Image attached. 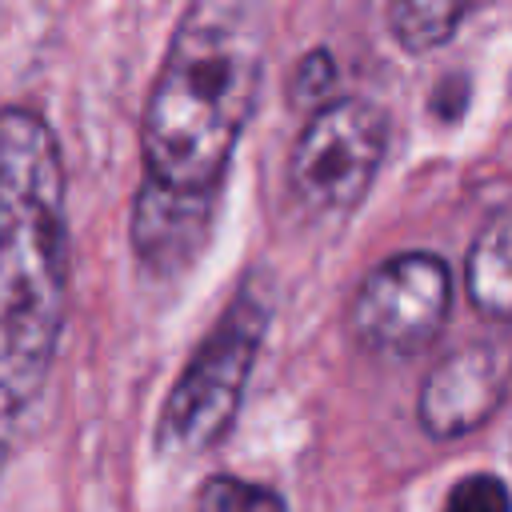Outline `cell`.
<instances>
[{"label": "cell", "instance_id": "4", "mask_svg": "<svg viewBox=\"0 0 512 512\" xmlns=\"http://www.w3.org/2000/svg\"><path fill=\"white\" fill-rule=\"evenodd\" d=\"M388 152V112L364 96L316 108L288 156V188L308 216H348Z\"/></svg>", "mask_w": 512, "mask_h": 512}, {"label": "cell", "instance_id": "10", "mask_svg": "<svg viewBox=\"0 0 512 512\" xmlns=\"http://www.w3.org/2000/svg\"><path fill=\"white\" fill-rule=\"evenodd\" d=\"M192 512H288V504L268 484H252V480L220 472L200 484Z\"/></svg>", "mask_w": 512, "mask_h": 512}, {"label": "cell", "instance_id": "9", "mask_svg": "<svg viewBox=\"0 0 512 512\" xmlns=\"http://www.w3.org/2000/svg\"><path fill=\"white\" fill-rule=\"evenodd\" d=\"M484 0H392L388 28L408 52L440 48L456 36V28L480 8Z\"/></svg>", "mask_w": 512, "mask_h": 512}, {"label": "cell", "instance_id": "3", "mask_svg": "<svg viewBox=\"0 0 512 512\" xmlns=\"http://www.w3.org/2000/svg\"><path fill=\"white\" fill-rule=\"evenodd\" d=\"M272 320V292L260 276L244 280L212 332L200 340L180 380L172 384L160 420H156V452L164 460L204 456L232 428L256 352L264 344Z\"/></svg>", "mask_w": 512, "mask_h": 512}, {"label": "cell", "instance_id": "6", "mask_svg": "<svg viewBox=\"0 0 512 512\" xmlns=\"http://www.w3.org/2000/svg\"><path fill=\"white\" fill-rule=\"evenodd\" d=\"M512 384V352L504 344L480 340L444 356L420 384V424L428 436L456 440L476 432L504 404Z\"/></svg>", "mask_w": 512, "mask_h": 512}, {"label": "cell", "instance_id": "5", "mask_svg": "<svg viewBox=\"0 0 512 512\" xmlns=\"http://www.w3.org/2000/svg\"><path fill=\"white\" fill-rule=\"evenodd\" d=\"M452 312V272L432 252H400L376 264L352 296L348 324L360 344L388 356L424 352Z\"/></svg>", "mask_w": 512, "mask_h": 512}, {"label": "cell", "instance_id": "8", "mask_svg": "<svg viewBox=\"0 0 512 512\" xmlns=\"http://www.w3.org/2000/svg\"><path fill=\"white\" fill-rule=\"evenodd\" d=\"M464 288L484 320H512V208L492 212L464 260Z\"/></svg>", "mask_w": 512, "mask_h": 512}, {"label": "cell", "instance_id": "7", "mask_svg": "<svg viewBox=\"0 0 512 512\" xmlns=\"http://www.w3.org/2000/svg\"><path fill=\"white\" fill-rule=\"evenodd\" d=\"M216 192H184L144 176L132 208V248L140 264L168 276L188 268L212 232Z\"/></svg>", "mask_w": 512, "mask_h": 512}, {"label": "cell", "instance_id": "12", "mask_svg": "<svg viewBox=\"0 0 512 512\" xmlns=\"http://www.w3.org/2000/svg\"><path fill=\"white\" fill-rule=\"evenodd\" d=\"M444 512H512V496L496 472H468L448 488Z\"/></svg>", "mask_w": 512, "mask_h": 512}, {"label": "cell", "instance_id": "2", "mask_svg": "<svg viewBox=\"0 0 512 512\" xmlns=\"http://www.w3.org/2000/svg\"><path fill=\"white\" fill-rule=\"evenodd\" d=\"M264 72L256 0H192L144 104V176L216 192L248 128Z\"/></svg>", "mask_w": 512, "mask_h": 512}, {"label": "cell", "instance_id": "11", "mask_svg": "<svg viewBox=\"0 0 512 512\" xmlns=\"http://www.w3.org/2000/svg\"><path fill=\"white\" fill-rule=\"evenodd\" d=\"M332 88H336V60H332L328 48H312L304 60H296L292 80H288V100H292V108H304V112L312 116L316 108L328 104Z\"/></svg>", "mask_w": 512, "mask_h": 512}, {"label": "cell", "instance_id": "1", "mask_svg": "<svg viewBox=\"0 0 512 512\" xmlns=\"http://www.w3.org/2000/svg\"><path fill=\"white\" fill-rule=\"evenodd\" d=\"M64 156L44 116L0 108V468L48 384L68 308Z\"/></svg>", "mask_w": 512, "mask_h": 512}]
</instances>
